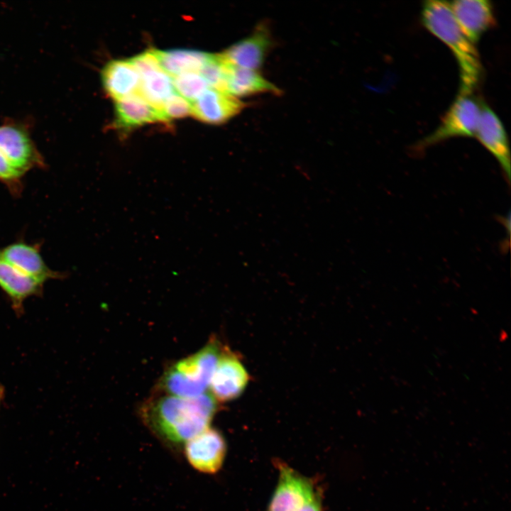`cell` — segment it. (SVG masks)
Returning <instances> with one entry per match:
<instances>
[{"mask_svg":"<svg viewBox=\"0 0 511 511\" xmlns=\"http://www.w3.org/2000/svg\"><path fill=\"white\" fill-rule=\"evenodd\" d=\"M226 92L239 99L261 94L280 95L282 92L258 70L231 65L226 79Z\"/></svg>","mask_w":511,"mask_h":511,"instance_id":"obj_17","label":"cell"},{"mask_svg":"<svg viewBox=\"0 0 511 511\" xmlns=\"http://www.w3.org/2000/svg\"><path fill=\"white\" fill-rule=\"evenodd\" d=\"M481 111V101L473 93L458 92L438 127L414 146L415 152L452 138L475 137Z\"/></svg>","mask_w":511,"mask_h":511,"instance_id":"obj_4","label":"cell"},{"mask_svg":"<svg viewBox=\"0 0 511 511\" xmlns=\"http://www.w3.org/2000/svg\"><path fill=\"white\" fill-rule=\"evenodd\" d=\"M115 117L116 126L125 130L165 121L162 113L137 93L115 101Z\"/></svg>","mask_w":511,"mask_h":511,"instance_id":"obj_16","label":"cell"},{"mask_svg":"<svg viewBox=\"0 0 511 511\" xmlns=\"http://www.w3.org/2000/svg\"><path fill=\"white\" fill-rule=\"evenodd\" d=\"M101 82L107 94L117 101L138 92L140 77L128 60H114L104 67Z\"/></svg>","mask_w":511,"mask_h":511,"instance_id":"obj_14","label":"cell"},{"mask_svg":"<svg viewBox=\"0 0 511 511\" xmlns=\"http://www.w3.org/2000/svg\"><path fill=\"white\" fill-rule=\"evenodd\" d=\"M0 153L23 174L43 165L27 132L15 125L0 126Z\"/></svg>","mask_w":511,"mask_h":511,"instance_id":"obj_12","label":"cell"},{"mask_svg":"<svg viewBox=\"0 0 511 511\" xmlns=\"http://www.w3.org/2000/svg\"><path fill=\"white\" fill-rule=\"evenodd\" d=\"M226 452L225 439L220 432L207 428L189 439L182 453L197 471L213 474L219 471Z\"/></svg>","mask_w":511,"mask_h":511,"instance_id":"obj_7","label":"cell"},{"mask_svg":"<svg viewBox=\"0 0 511 511\" xmlns=\"http://www.w3.org/2000/svg\"><path fill=\"white\" fill-rule=\"evenodd\" d=\"M421 21L424 28L444 43L457 61L460 93H473L483 77V65L478 52L463 34L451 11L449 3L429 0L423 2Z\"/></svg>","mask_w":511,"mask_h":511,"instance_id":"obj_2","label":"cell"},{"mask_svg":"<svg viewBox=\"0 0 511 511\" xmlns=\"http://www.w3.org/2000/svg\"><path fill=\"white\" fill-rule=\"evenodd\" d=\"M172 84L179 95L194 102L209 86L198 72H186L172 77Z\"/></svg>","mask_w":511,"mask_h":511,"instance_id":"obj_21","label":"cell"},{"mask_svg":"<svg viewBox=\"0 0 511 511\" xmlns=\"http://www.w3.org/2000/svg\"><path fill=\"white\" fill-rule=\"evenodd\" d=\"M4 397V389L0 386V405Z\"/></svg>","mask_w":511,"mask_h":511,"instance_id":"obj_25","label":"cell"},{"mask_svg":"<svg viewBox=\"0 0 511 511\" xmlns=\"http://www.w3.org/2000/svg\"><path fill=\"white\" fill-rule=\"evenodd\" d=\"M214 337L196 353L172 364L163 373L155 392L181 397H195L209 386L221 352Z\"/></svg>","mask_w":511,"mask_h":511,"instance_id":"obj_3","label":"cell"},{"mask_svg":"<svg viewBox=\"0 0 511 511\" xmlns=\"http://www.w3.org/2000/svg\"><path fill=\"white\" fill-rule=\"evenodd\" d=\"M278 483L268 511H298L317 494L313 483L284 463H278Z\"/></svg>","mask_w":511,"mask_h":511,"instance_id":"obj_8","label":"cell"},{"mask_svg":"<svg viewBox=\"0 0 511 511\" xmlns=\"http://www.w3.org/2000/svg\"><path fill=\"white\" fill-rule=\"evenodd\" d=\"M274 45L268 23L261 22L249 35L231 45L221 55L231 66L258 71Z\"/></svg>","mask_w":511,"mask_h":511,"instance_id":"obj_5","label":"cell"},{"mask_svg":"<svg viewBox=\"0 0 511 511\" xmlns=\"http://www.w3.org/2000/svg\"><path fill=\"white\" fill-rule=\"evenodd\" d=\"M298 511H322L321 502L317 493Z\"/></svg>","mask_w":511,"mask_h":511,"instance_id":"obj_24","label":"cell"},{"mask_svg":"<svg viewBox=\"0 0 511 511\" xmlns=\"http://www.w3.org/2000/svg\"><path fill=\"white\" fill-rule=\"evenodd\" d=\"M449 3L459 28L475 45L496 24L494 8L490 1L456 0Z\"/></svg>","mask_w":511,"mask_h":511,"instance_id":"obj_9","label":"cell"},{"mask_svg":"<svg viewBox=\"0 0 511 511\" xmlns=\"http://www.w3.org/2000/svg\"><path fill=\"white\" fill-rule=\"evenodd\" d=\"M161 68L169 75L199 72L210 53L189 49L160 50L152 49Z\"/></svg>","mask_w":511,"mask_h":511,"instance_id":"obj_18","label":"cell"},{"mask_svg":"<svg viewBox=\"0 0 511 511\" xmlns=\"http://www.w3.org/2000/svg\"><path fill=\"white\" fill-rule=\"evenodd\" d=\"M217 402L210 392L190 398L155 392L141 405L139 416L165 447L179 455L189 439L209 427Z\"/></svg>","mask_w":511,"mask_h":511,"instance_id":"obj_1","label":"cell"},{"mask_svg":"<svg viewBox=\"0 0 511 511\" xmlns=\"http://www.w3.org/2000/svg\"><path fill=\"white\" fill-rule=\"evenodd\" d=\"M0 258L21 273L43 283L50 279L62 278L45 263L37 244L16 241L0 248Z\"/></svg>","mask_w":511,"mask_h":511,"instance_id":"obj_13","label":"cell"},{"mask_svg":"<svg viewBox=\"0 0 511 511\" xmlns=\"http://www.w3.org/2000/svg\"><path fill=\"white\" fill-rule=\"evenodd\" d=\"M43 284L0 258V288L9 298L17 314L23 312L26 299L40 295Z\"/></svg>","mask_w":511,"mask_h":511,"instance_id":"obj_15","label":"cell"},{"mask_svg":"<svg viewBox=\"0 0 511 511\" xmlns=\"http://www.w3.org/2000/svg\"><path fill=\"white\" fill-rule=\"evenodd\" d=\"M249 379V374L238 356L224 347L211 378L210 393L217 402L234 400L244 392Z\"/></svg>","mask_w":511,"mask_h":511,"instance_id":"obj_6","label":"cell"},{"mask_svg":"<svg viewBox=\"0 0 511 511\" xmlns=\"http://www.w3.org/2000/svg\"><path fill=\"white\" fill-rule=\"evenodd\" d=\"M475 137L498 162L509 182L510 151L507 135L500 118L482 101L480 116Z\"/></svg>","mask_w":511,"mask_h":511,"instance_id":"obj_10","label":"cell"},{"mask_svg":"<svg viewBox=\"0 0 511 511\" xmlns=\"http://www.w3.org/2000/svg\"><path fill=\"white\" fill-rule=\"evenodd\" d=\"M247 105L228 92L209 87L192 103L191 114L205 123L220 125L240 114Z\"/></svg>","mask_w":511,"mask_h":511,"instance_id":"obj_11","label":"cell"},{"mask_svg":"<svg viewBox=\"0 0 511 511\" xmlns=\"http://www.w3.org/2000/svg\"><path fill=\"white\" fill-rule=\"evenodd\" d=\"M139 77L137 94L160 111L165 100L174 93L172 79L162 68L150 70Z\"/></svg>","mask_w":511,"mask_h":511,"instance_id":"obj_19","label":"cell"},{"mask_svg":"<svg viewBox=\"0 0 511 511\" xmlns=\"http://www.w3.org/2000/svg\"><path fill=\"white\" fill-rule=\"evenodd\" d=\"M23 175V173L0 153V182L12 189H16Z\"/></svg>","mask_w":511,"mask_h":511,"instance_id":"obj_23","label":"cell"},{"mask_svg":"<svg viewBox=\"0 0 511 511\" xmlns=\"http://www.w3.org/2000/svg\"><path fill=\"white\" fill-rule=\"evenodd\" d=\"M160 111L165 121L180 119L192 113V104L174 92L165 100Z\"/></svg>","mask_w":511,"mask_h":511,"instance_id":"obj_22","label":"cell"},{"mask_svg":"<svg viewBox=\"0 0 511 511\" xmlns=\"http://www.w3.org/2000/svg\"><path fill=\"white\" fill-rule=\"evenodd\" d=\"M231 65L221 53L211 54L199 71L208 86L220 91L226 92V79Z\"/></svg>","mask_w":511,"mask_h":511,"instance_id":"obj_20","label":"cell"}]
</instances>
